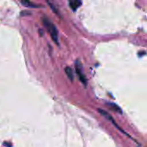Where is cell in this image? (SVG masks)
I'll return each mask as SVG.
<instances>
[{
    "mask_svg": "<svg viewBox=\"0 0 147 147\" xmlns=\"http://www.w3.org/2000/svg\"><path fill=\"white\" fill-rule=\"evenodd\" d=\"M42 22L44 24V26L46 27L47 30L49 32L52 39L53 40V41L56 44H59V36H58V31L57 28L55 27V25L47 17H42Z\"/></svg>",
    "mask_w": 147,
    "mask_h": 147,
    "instance_id": "cell-1",
    "label": "cell"
},
{
    "mask_svg": "<svg viewBox=\"0 0 147 147\" xmlns=\"http://www.w3.org/2000/svg\"><path fill=\"white\" fill-rule=\"evenodd\" d=\"M75 68H76V71H77V73L78 75V78H79L80 81L84 84V86H86L87 85V79H86L84 72H83V67H82V65H81V63H80L79 60H77L76 61Z\"/></svg>",
    "mask_w": 147,
    "mask_h": 147,
    "instance_id": "cell-2",
    "label": "cell"
},
{
    "mask_svg": "<svg viewBox=\"0 0 147 147\" xmlns=\"http://www.w3.org/2000/svg\"><path fill=\"white\" fill-rule=\"evenodd\" d=\"M69 4H70V7L71 8V9L75 11L82 4V2L78 1V0H72V1H70Z\"/></svg>",
    "mask_w": 147,
    "mask_h": 147,
    "instance_id": "cell-3",
    "label": "cell"
},
{
    "mask_svg": "<svg viewBox=\"0 0 147 147\" xmlns=\"http://www.w3.org/2000/svg\"><path fill=\"white\" fill-rule=\"evenodd\" d=\"M98 112H99L101 115H102L105 118H107L108 120H109L112 123H114V125H115V126L117 127V125H116L115 121H114V119L111 117V115H109V113H108V112H106L105 110H102V109H98Z\"/></svg>",
    "mask_w": 147,
    "mask_h": 147,
    "instance_id": "cell-4",
    "label": "cell"
},
{
    "mask_svg": "<svg viewBox=\"0 0 147 147\" xmlns=\"http://www.w3.org/2000/svg\"><path fill=\"white\" fill-rule=\"evenodd\" d=\"M65 73H66V75H67L68 78H69L71 81H73V80H74V75H73V71H72V70H71L69 66H67V67L65 69Z\"/></svg>",
    "mask_w": 147,
    "mask_h": 147,
    "instance_id": "cell-5",
    "label": "cell"
},
{
    "mask_svg": "<svg viewBox=\"0 0 147 147\" xmlns=\"http://www.w3.org/2000/svg\"><path fill=\"white\" fill-rule=\"evenodd\" d=\"M22 3L24 4V5H26L27 7H32V8H36V7H38L37 4H35V3H32V2H28V1H22Z\"/></svg>",
    "mask_w": 147,
    "mask_h": 147,
    "instance_id": "cell-6",
    "label": "cell"
},
{
    "mask_svg": "<svg viewBox=\"0 0 147 147\" xmlns=\"http://www.w3.org/2000/svg\"><path fill=\"white\" fill-rule=\"evenodd\" d=\"M112 109H115V111H116V112H119V113H121V109L116 105V104H115V103H111V102H108L107 103Z\"/></svg>",
    "mask_w": 147,
    "mask_h": 147,
    "instance_id": "cell-7",
    "label": "cell"
}]
</instances>
